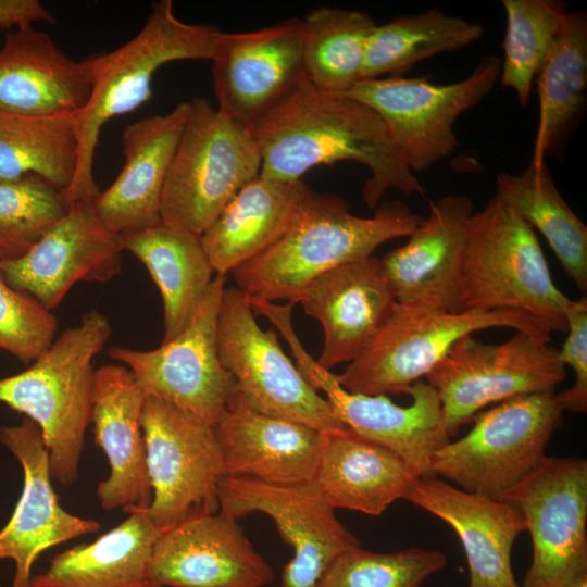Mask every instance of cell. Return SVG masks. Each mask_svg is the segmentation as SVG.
Listing matches in <instances>:
<instances>
[{
	"label": "cell",
	"instance_id": "cell-1",
	"mask_svg": "<svg viewBox=\"0 0 587 587\" xmlns=\"http://www.w3.org/2000/svg\"><path fill=\"white\" fill-rule=\"evenodd\" d=\"M262 165L260 174L284 182L317 165L353 161L366 166L362 198L376 209L389 189L425 197L423 185L395 147L379 115L370 107L302 82L250 126Z\"/></svg>",
	"mask_w": 587,
	"mask_h": 587
},
{
	"label": "cell",
	"instance_id": "cell-2",
	"mask_svg": "<svg viewBox=\"0 0 587 587\" xmlns=\"http://www.w3.org/2000/svg\"><path fill=\"white\" fill-rule=\"evenodd\" d=\"M422 221L398 200L378 205L371 217H362L352 214L342 198L317 193L276 243L232 272L236 288L250 300L294 302L322 274L372 257L389 240L409 237Z\"/></svg>",
	"mask_w": 587,
	"mask_h": 587
},
{
	"label": "cell",
	"instance_id": "cell-3",
	"mask_svg": "<svg viewBox=\"0 0 587 587\" xmlns=\"http://www.w3.org/2000/svg\"><path fill=\"white\" fill-rule=\"evenodd\" d=\"M221 32L212 25L182 21L172 0H160L151 4L145 25L132 39L110 52L84 59L91 93L76 114L78 166L64 196L67 205L93 200L100 191L93 160L105 123L146 103L152 96V79L162 66L186 60L212 61Z\"/></svg>",
	"mask_w": 587,
	"mask_h": 587
},
{
	"label": "cell",
	"instance_id": "cell-4",
	"mask_svg": "<svg viewBox=\"0 0 587 587\" xmlns=\"http://www.w3.org/2000/svg\"><path fill=\"white\" fill-rule=\"evenodd\" d=\"M111 333L109 319L91 310L54 339L27 370L0 379V403L38 425L51 477L65 487L78 477L91 417L93 360Z\"/></svg>",
	"mask_w": 587,
	"mask_h": 587
},
{
	"label": "cell",
	"instance_id": "cell-5",
	"mask_svg": "<svg viewBox=\"0 0 587 587\" xmlns=\"http://www.w3.org/2000/svg\"><path fill=\"white\" fill-rule=\"evenodd\" d=\"M567 300L524 220L495 196L473 213L462 270V311H520L551 333H566Z\"/></svg>",
	"mask_w": 587,
	"mask_h": 587
},
{
	"label": "cell",
	"instance_id": "cell-6",
	"mask_svg": "<svg viewBox=\"0 0 587 587\" xmlns=\"http://www.w3.org/2000/svg\"><path fill=\"white\" fill-rule=\"evenodd\" d=\"M188 105L163 186L160 215L167 224L201 235L260 175L262 160L249 125L202 97L192 98Z\"/></svg>",
	"mask_w": 587,
	"mask_h": 587
},
{
	"label": "cell",
	"instance_id": "cell-7",
	"mask_svg": "<svg viewBox=\"0 0 587 587\" xmlns=\"http://www.w3.org/2000/svg\"><path fill=\"white\" fill-rule=\"evenodd\" d=\"M563 412L554 391L516 396L480 411L466 435L435 453L433 475L501 500L546 459Z\"/></svg>",
	"mask_w": 587,
	"mask_h": 587
},
{
	"label": "cell",
	"instance_id": "cell-8",
	"mask_svg": "<svg viewBox=\"0 0 587 587\" xmlns=\"http://www.w3.org/2000/svg\"><path fill=\"white\" fill-rule=\"evenodd\" d=\"M494 327L513 328L551 342L552 333L524 312H437L397 303L379 330L336 379L351 392L408 394L458 339Z\"/></svg>",
	"mask_w": 587,
	"mask_h": 587
},
{
	"label": "cell",
	"instance_id": "cell-9",
	"mask_svg": "<svg viewBox=\"0 0 587 587\" xmlns=\"http://www.w3.org/2000/svg\"><path fill=\"white\" fill-rule=\"evenodd\" d=\"M294 302H261L257 313L266 316L289 344L297 367L304 379L325 394L335 416L355 435L379 445L402 459L420 477H432L435 453L450 438L444 425L441 403L435 388L425 379L408 391L412 402L394 403L385 395H364L345 389L330 371L311 358L297 337L291 321Z\"/></svg>",
	"mask_w": 587,
	"mask_h": 587
},
{
	"label": "cell",
	"instance_id": "cell-10",
	"mask_svg": "<svg viewBox=\"0 0 587 587\" xmlns=\"http://www.w3.org/2000/svg\"><path fill=\"white\" fill-rule=\"evenodd\" d=\"M501 60L485 55L463 79L436 84L430 75L361 79L341 96L374 110L409 170L416 175L459 146L457 118L479 103L500 76Z\"/></svg>",
	"mask_w": 587,
	"mask_h": 587
},
{
	"label": "cell",
	"instance_id": "cell-11",
	"mask_svg": "<svg viewBox=\"0 0 587 587\" xmlns=\"http://www.w3.org/2000/svg\"><path fill=\"white\" fill-rule=\"evenodd\" d=\"M565 377V366L551 342L516 332L501 344L463 336L424 379L439 396L451 439L485 407L516 396L554 391Z\"/></svg>",
	"mask_w": 587,
	"mask_h": 587
},
{
	"label": "cell",
	"instance_id": "cell-12",
	"mask_svg": "<svg viewBox=\"0 0 587 587\" xmlns=\"http://www.w3.org/2000/svg\"><path fill=\"white\" fill-rule=\"evenodd\" d=\"M141 426L154 524L163 530L217 513L225 467L214 427L153 396H146Z\"/></svg>",
	"mask_w": 587,
	"mask_h": 587
},
{
	"label": "cell",
	"instance_id": "cell-13",
	"mask_svg": "<svg viewBox=\"0 0 587 587\" xmlns=\"http://www.w3.org/2000/svg\"><path fill=\"white\" fill-rule=\"evenodd\" d=\"M217 351L236 387L258 411L320 433L347 428L284 353L277 335L260 327L249 298L236 287L223 291Z\"/></svg>",
	"mask_w": 587,
	"mask_h": 587
},
{
	"label": "cell",
	"instance_id": "cell-14",
	"mask_svg": "<svg viewBox=\"0 0 587 587\" xmlns=\"http://www.w3.org/2000/svg\"><path fill=\"white\" fill-rule=\"evenodd\" d=\"M503 501L526 523L533 558L520 587H564L587 573V461L546 459Z\"/></svg>",
	"mask_w": 587,
	"mask_h": 587
},
{
	"label": "cell",
	"instance_id": "cell-15",
	"mask_svg": "<svg viewBox=\"0 0 587 587\" xmlns=\"http://www.w3.org/2000/svg\"><path fill=\"white\" fill-rule=\"evenodd\" d=\"M226 276L215 275L189 325L152 350L120 346L109 357L126 366L146 396H153L214 426L236 383L221 364L217 321Z\"/></svg>",
	"mask_w": 587,
	"mask_h": 587
},
{
	"label": "cell",
	"instance_id": "cell-16",
	"mask_svg": "<svg viewBox=\"0 0 587 587\" xmlns=\"http://www.w3.org/2000/svg\"><path fill=\"white\" fill-rule=\"evenodd\" d=\"M218 501V511L236 521L253 512L274 521L284 541L294 549L292 559L284 566L280 587H315L337 557L360 546L314 479L272 484L224 476Z\"/></svg>",
	"mask_w": 587,
	"mask_h": 587
},
{
	"label": "cell",
	"instance_id": "cell-17",
	"mask_svg": "<svg viewBox=\"0 0 587 587\" xmlns=\"http://www.w3.org/2000/svg\"><path fill=\"white\" fill-rule=\"evenodd\" d=\"M217 109L251 126L307 79L302 20L250 32H221L212 59Z\"/></svg>",
	"mask_w": 587,
	"mask_h": 587
},
{
	"label": "cell",
	"instance_id": "cell-18",
	"mask_svg": "<svg viewBox=\"0 0 587 587\" xmlns=\"http://www.w3.org/2000/svg\"><path fill=\"white\" fill-rule=\"evenodd\" d=\"M93 200L70 204L23 257L0 263L4 279L51 311L76 283L115 277L121 272L122 237L101 222Z\"/></svg>",
	"mask_w": 587,
	"mask_h": 587
},
{
	"label": "cell",
	"instance_id": "cell-19",
	"mask_svg": "<svg viewBox=\"0 0 587 587\" xmlns=\"http://www.w3.org/2000/svg\"><path fill=\"white\" fill-rule=\"evenodd\" d=\"M473 202L447 195L409 240L380 259L397 302L437 312H461V282Z\"/></svg>",
	"mask_w": 587,
	"mask_h": 587
},
{
	"label": "cell",
	"instance_id": "cell-20",
	"mask_svg": "<svg viewBox=\"0 0 587 587\" xmlns=\"http://www.w3.org/2000/svg\"><path fill=\"white\" fill-rule=\"evenodd\" d=\"M0 442L21 463L24 485L15 510L0 530V560L15 563L11 587H29L36 559L47 549L76 537L96 533V520L65 511L51 485L49 455L38 425L22 423L0 427Z\"/></svg>",
	"mask_w": 587,
	"mask_h": 587
},
{
	"label": "cell",
	"instance_id": "cell-21",
	"mask_svg": "<svg viewBox=\"0 0 587 587\" xmlns=\"http://www.w3.org/2000/svg\"><path fill=\"white\" fill-rule=\"evenodd\" d=\"M150 575L158 587H263L273 570L237 521L218 511L163 529Z\"/></svg>",
	"mask_w": 587,
	"mask_h": 587
},
{
	"label": "cell",
	"instance_id": "cell-22",
	"mask_svg": "<svg viewBox=\"0 0 587 587\" xmlns=\"http://www.w3.org/2000/svg\"><path fill=\"white\" fill-rule=\"evenodd\" d=\"M294 303L321 323L324 342L316 362L330 371L362 352L398 302L380 259L372 255L322 274Z\"/></svg>",
	"mask_w": 587,
	"mask_h": 587
},
{
	"label": "cell",
	"instance_id": "cell-23",
	"mask_svg": "<svg viewBox=\"0 0 587 587\" xmlns=\"http://www.w3.org/2000/svg\"><path fill=\"white\" fill-rule=\"evenodd\" d=\"M146 395L122 364L96 370L91 417L96 445L107 455L110 474L97 488L101 507L126 513L148 510L152 491L147 470L141 415Z\"/></svg>",
	"mask_w": 587,
	"mask_h": 587
},
{
	"label": "cell",
	"instance_id": "cell-24",
	"mask_svg": "<svg viewBox=\"0 0 587 587\" xmlns=\"http://www.w3.org/2000/svg\"><path fill=\"white\" fill-rule=\"evenodd\" d=\"M213 427L225 476L272 484L314 479L321 433L258 411L236 386Z\"/></svg>",
	"mask_w": 587,
	"mask_h": 587
},
{
	"label": "cell",
	"instance_id": "cell-25",
	"mask_svg": "<svg viewBox=\"0 0 587 587\" xmlns=\"http://www.w3.org/2000/svg\"><path fill=\"white\" fill-rule=\"evenodd\" d=\"M405 500L457 533L470 570L469 587H520L511 554L526 523L516 507L465 491L437 476L419 478Z\"/></svg>",
	"mask_w": 587,
	"mask_h": 587
},
{
	"label": "cell",
	"instance_id": "cell-26",
	"mask_svg": "<svg viewBox=\"0 0 587 587\" xmlns=\"http://www.w3.org/2000/svg\"><path fill=\"white\" fill-rule=\"evenodd\" d=\"M188 109V101H182L165 114L140 118L124 129L121 172L93 200L98 217L113 233H137L161 220L162 190Z\"/></svg>",
	"mask_w": 587,
	"mask_h": 587
},
{
	"label": "cell",
	"instance_id": "cell-27",
	"mask_svg": "<svg viewBox=\"0 0 587 587\" xmlns=\"http://www.w3.org/2000/svg\"><path fill=\"white\" fill-rule=\"evenodd\" d=\"M91 93L85 61L70 58L45 32L5 34L0 49V110L33 116L78 114Z\"/></svg>",
	"mask_w": 587,
	"mask_h": 587
},
{
	"label": "cell",
	"instance_id": "cell-28",
	"mask_svg": "<svg viewBox=\"0 0 587 587\" xmlns=\"http://www.w3.org/2000/svg\"><path fill=\"white\" fill-rule=\"evenodd\" d=\"M317 192L302 180L259 175L200 235L216 275L226 276L276 243L302 216Z\"/></svg>",
	"mask_w": 587,
	"mask_h": 587
},
{
	"label": "cell",
	"instance_id": "cell-29",
	"mask_svg": "<svg viewBox=\"0 0 587 587\" xmlns=\"http://www.w3.org/2000/svg\"><path fill=\"white\" fill-rule=\"evenodd\" d=\"M419 478L394 452L348 428L321 433L314 480L334 509L378 516Z\"/></svg>",
	"mask_w": 587,
	"mask_h": 587
},
{
	"label": "cell",
	"instance_id": "cell-30",
	"mask_svg": "<svg viewBox=\"0 0 587 587\" xmlns=\"http://www.w3.org/2000/svg\"><path fill=\"white\" fill-rule=\"evenodd\" d=\"M161 532L147 510L129 513L92 542L54 555L29 587H158L150 562Z\"/></svg>",
	"mask_w": 587,
	"mask_h": 587
},
{
	"label": "cell",
	"instance_id": "cell-31",
	"mask_svg": "<svg viewBox=\"0 0 587 587\" xmlns=\"http://www.w3.org/2000/svg\"><path fill=\"white\" fill-rule=\"evenodd\" d=\"M124 251L148 270L163 302L162 342L179 335L192 321L215 277L200 235L160 220L121 236Z\"/></svg>",
	"mask_w": 587,
	"mask_h": 587
},
{
	"label": "cell",
	"instance_id": "cell-32",
	"mask_svg": "<svg viewBox=\"0 0 587 587\" xmlns=\"http://www.w3.org/2000/svg\"><path fill=\"white\" fill-rule=\"evenodd\" d=\"M537 79L539 118L532 162L557 157L586 105L587 14L569 12Z\"/></svg>",
	"mask_w": 587,
	"mask_h": 587
},
{
	"label": "cell",
	"instance_id": "cell-33",
	"mask_svg": "<svg viewBox=\"0 0 587 587\" xmlns=\"http://www.w3.org/2000/svg\"><path fill=\"white\" fill-rule=\"evenodd\" d=\"M495 197L548 241L566 275L587 292V227L558 190L545 161L520 174L501 172Z\"/></svg>",
	"mask_w": 587,
	"mask_h": 587
},
{
	"label": "cell",
	"instance_id": "cell-34",
	"mask_svg": "<svg viewBox=\"0 0 587 587\" xmlns=\"http://www.w3.org/2000/svg\"><path fill=\"white\" fill-rule=\"evenodd\" d=\"M77 166L76 114L33 116L0 110V182L35 175L65 196Z\"/></svg>",
	"mask_w": 587,
	"mask_h": 587
},
{
	"label": "cell",
	"instance_id": "cell-35",
	"mask_svg": "<svg viewBox=\"0 0 587 587\" xmlns=\"http://www.w3.org/2000/svg\"><path fill=\"white\" fill-rule=\"evenodd\" d=\"M484 27L433 8L376 25L365 46L361 79L401 76L415 63L477 41ZM360 79V80H361Z\"/></svg>",
	"mask_w": 587,
	"mask_h": 587
},
{
	"label": "cell",
	"instance_id": "cell-36",
	"mask_svg": "<svg viewBox=\"0 0 587 587\" xmlns=\"http://www.w3.org/2000/svg\"><path fill=\"white\" fill-rule=\"evenodd\" d=\"M376 21L364 11L322 5L302 20L307 79L316 88L346 93L361 79L366 41Z\"/></svg>",
	"mask_w": 587,
	"mask_h": 587
},
{
	"label": "cell",
	"instance_id": "cell-37",
	"mask_svg": "<svg viewBox=\"0 0 587 587\" xmlns=\"http://www.w3.org/2000/svg\"><path fill=\"white\" fill-rule=\"evenodd\" d=\"M507 16L500 83L526 105L569 13L558 0H502Z\"/></svg>",
	"mask_w": 587,
	"mask_h": 587
},
{
	"label": "cell",
	"instance_id": "cell-38",
	"mask_svg": "<svg viewBox=\"0 0 587 587\" xmlns=\"http://www.w3.org/2000/svg\"><path fill=\"white\" fill-rule=\"evenodd\" d=\"M66 210L63 193L38 176L0 182V263L23 257Z\"/></svg>",
	"mask_w": 587,
	"mask_h": 587
},
{
	"label": "cell",
	"instance_id": "cell-39",
	"mask_svg": "<svg viewBox=\"0 0 587 587\" xmlns=\"http://www.w3.org/2000/svg\"><path fill=\"white\" fill-rule=\"evenodd\" d=\"M446 563L436 550L412 547L379 553L357 546L337 557L315 587H421Z\"/></svg>",
	"mask_w": 587,
	"mask_h": 587
},
{
	"label": "cell",
	"instance_id": "cell-40",
	"mask_svg": "<svg viewBox=\"0 0 587 587\" xmlns=\"http://www.w3.org/2000/svg\"><path fill=\"white\" fill-rule=\"evenodd\" d=\"M57 316L34 298L14 289L0 271V350L34 362L53 342Z\"/></svg>",
	"mask_w": 587,
	"mask_h": 587
},
{
	"label": "cell",
	"instance_id": "cell-41",
	"mask_svg": "<svg viewBox=\"0 0 587 587\" xmlns=\"http://www.w3.org/2000/svg\"><path fill=\"white\" fill-rule=\"evenodd\" d=\"M566 339L558 358L564 366L574 372L573 384L565 390L555 394V399L563 409L573 413L587 411V298L578 300L569 298L565 305Z\"/></svg>",
	"mask_w": 587,
	"mask_h": 587
},
{
	"label": "cell",
	"instance_id": "cell-42",
	"mask_svg": "<svg viewBox=\"0 0 587 587\" xmlns=\"http://www.w3.org/2000/svg\"><path fill=\"white\" fill-rule=\"evenodd\" d=\"M37 22L55 23L54 16L38 0H0V28L16 29Z\"/></svg>",
	"mask_w": 587,
	"mask_h": 587
},
{
	"label": "cell",
	"instance_id": "cell-43",
	"mask_svg": "<svg viewBox=\"0 0 587 587\" xmlns=\"http://www.w3.org/2000/svg\"><path fill=\"white\" fill-rule=\"evenodd\" d=\"M564 587H587V573L579 575Z\"/></svg>",
	"mask_w": 587,
	"mask_h": 587
}]
</instances>
